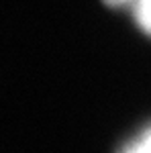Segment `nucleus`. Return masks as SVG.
<instances>
[{
	"label": "nucleus",
	"mask_w": 151,
	"mask_h": 153,
	"mask_svg": "<svg viewBox=\"0 0 151 153\" xmlns=\"http://www.w3.org/2000/svg\"><path fill=\"white\" fill-rule=\"evenodd\" d=\"M133 12H135V21L145 33L151 35V0H133L131 2Z\"/></svg>",
	"instance_id": "1"
},
{
	"label": "nucleus",
	"mask_w": 151,
	"mask_h": 153,
	"mask_svg": "<svg viewBox=\"0 0 151 153\" xmlns=\"http://www.w3.org/2000/svg\"><path fill=\"white\" fill-rule=\"evenodd\" d=\"M123 153H151V129L143 131L131 145L125 147Z\"/></svg>",
	"instance_id": "2"
},
{
	"label": "nucleus",
	"mask_w": 151,
	"mask_h": 153,
	"mask_svg": "<svg viewBox=\"0 0 151 153\" xmlns=\"http://www.w3.org/2000/svg\"><path fill=\"white\" fill-rule=\"evenodd\" d=\"M108 6H125V4H131L133 0H104Z\"/></svg>",
	"instance_id": "3"
}]
</instances>
